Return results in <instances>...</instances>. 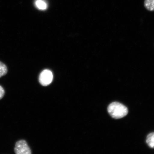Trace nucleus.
Segmentation results:
<instances>
[{
    "mask_svg": "<svg viewBox=\"0 0 154 154\" xmlns=\"http://www.w3.org/2000/svg\"><path fill=\"white\" fill-rule=\"evenodd\" d=\"M107 111L111 117L116 119L122 118L128 113L127 107L118 102H113L109 104Z\"/></svg>",
    "mask_w": 154,
    "mask_h": 154,
    "instance_id": "f257e3e1",
    "label": "nucleus"
},
{
    "mask_svg": "<svg viewBox=\"0 0 154 154\" xmlns=\"http://www.w3.org/2000/svg\"><path fill=\"white\" fill-rule=\"evenodd\" d=\"M8 69L6 65L0 61V78L6 75Z\"/></svg>",
    "mask_w": 154,
    "mask_h": 154,
    "instance_id": "0eeeda50",
    "label": "nucleus"
},
{
    "mask_svg": "<svg viewBox=\"0 0 154 154\" xmlns=\"http://www.w3.org/2000/svg\"><path fill=\"white\" fill-rule=\"evenodd\" d=\"M146 143L150 148L154 149V132L148 135L146 138Z\"/></svg>",
    "mask_w": 154,
    "mask_h": 154,
    "instance_id": "20e7f679",
    "label": "nucleus"
},
{
    "mask_svg": "<svg viewBox=\"0 0 154 154\" xmlns=\"http://www.w3.org/2000/svg\"><path fill=\"white\" fill-rule=\"evenodd\" d=\"M53 75L51 71L49 70H45L40 74L39 81L42 85L47 86L52 82Z\"/></svg>",
    "mask_w": 154,
    "mask_h": 154,
    "instance_id": "7ed1b4c3",
    "label": "nucleus"
},
{
    "mask_svg": "<svg viewBox=\"0 0 154 154\" xmlns=\"http://www.w3.org/2000/svg\"><path fill=\"white\" fill-rule=\"evenodd\" d=\"M144 6L149 11H154V0H145Z\"/></svg>",
    "mask_w": 154,
    "mask_h": 154,
    "instance_id": "39448f33",
    "label": "nucleus"
},
{
    "mask_svg": "<svg viewBox=\"0 0 154 154\" xmlns=\"http://www.w3.org/2000/svg\"><path fill=\"white\" fill-rule=\"evenodd\" d=\"M14 152L16 154H31V151L27 143L24 140L17 142L14 148Z\"/></svg>",
    "mask_w": 154,
    "mask_h": 154,
    "instance_id": "f03ea898",
    "label": "nucleus"
},
{
    "mask_svg": "<svg viewBox=\"0 0 154 154\" xmlns=\"http://www.w3.org/2000/svg\"><path fill=\"white\" fill-rule=\"evenodd\" d=\"M5 95V90L3 88L0 86V100L2 99Z\"/></svg>",
    "mask_w": 154,
    "mask_h": 154,
    "instance_id": "6e6552de",
    "label": "nucleus"
},
{
    "mask_svg": "<svg viewBox=\"0 0 154 154\" xmlns=\"http://www.w3.org/2000/svg\"><path fill=\"white\" fill-rule=\"evenodd\" d=\"M35 5L38 9L44 10L47 8V5L43 0H37L35 2Z\"/></svg>",
    "mask_w": 154,
    "mask_h": 154,
    "instance_id": "423d86ee",
    "label": "nucleus"
}]
</instances>
